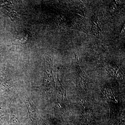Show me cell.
<instances>
[{"label": "cell", "instance_id": "obj_2", "mask_svg": "<svg viewBox=\"0 0 125 125\" xmlns=\"http://www.w3.org/2000/svg\"><path fill=\"white\" fill-rule=\"evenodd\" d=\"M10 89V85L6 79L0 78V94H2L8 92Z\"/></svg>", "mask_w": 125, "mask_h": 125}, {"label": "cell", "instance_id": "obj_1", "mask_svg": "<svg viewBox=\"0 0 125 125\" xmlns=\"http://www.w3.org/2000/svg\"><path fill=\"white\" fill-rule=\"evenodd\" d=\"M23 101L28 108L30 120L32 122L38 117V113L36 111L35 106L30 99H25Z\"/></svg>", "mask_w": 125, "mask_h": 125}, {"label": "cell", "instance_id": "obj_3", "mask_svg": "<svg viewBox=\"0 0 125 125\" xmlns=\"http://www.w3.org/2000/svg\"><path fill=\"white\" fill-rule=\"evenodd\" d=\"M20 123L18 116L16 114L11 112L9 121V125H20Z\"/></svg>", "mask_w": 125, "mask_h": 125}, {"label": "cell", "instance_id": "obj_4", "mask_svg": "<svg viewBox=\"0 0 125 125\" xmlns=\"http://www.w3.org/2000/svg\"><path fill=\"white\" fill-rule=\"evenodd\" d=\"M6 118V114L4 109L0 106V125L4 124Z\"/></svg>", "mask_w": 125, "mask_h": 125}]
</instances>
